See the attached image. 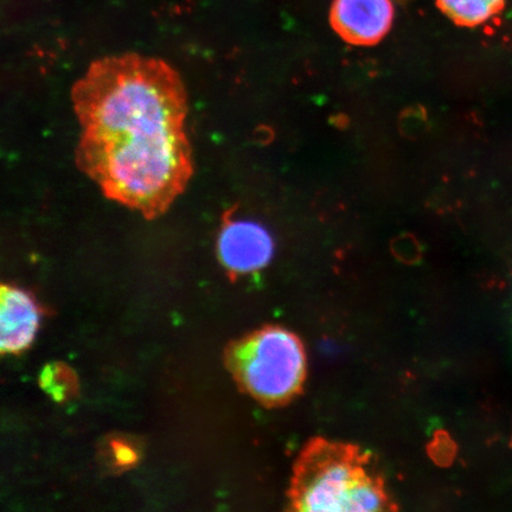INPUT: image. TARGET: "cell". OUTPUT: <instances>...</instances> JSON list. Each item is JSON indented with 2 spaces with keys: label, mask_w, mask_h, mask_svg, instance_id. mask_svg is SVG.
Here are the masks:
<instances>
[{
  "label": "cell",
  "mask_w": 512,
  "mask_h": 512,
  "mask_svg": "<svg viewBox=\"0 0 512 512\" xmlns=\"http://www.w3.org/2000/svg\"><path fill=\"white\" fill-rule=\"evenodd\" d=\"M72 101L80 171L121 206L163 216L194 174L181 76L156 57H102L75 83Z\"/></svg>",
  "instance_id": "obj_1"
},
{
  "label": "cell",
  "mask_w": 512,
  "mask_h": 512,
  "mask_svg": "<svg viewBox=\"0 0 512 512\" xmlns=\"http://www.w3.org/2000/svg\"><path fill=\"white\" fill-rule=\"evenodd\" d=\"M228 364L240 386L265 403L291 399L305 380L306 352L283 328H265L235 344Z\"/></svg>",
  "instance_id": "obj_2"
},
{
  "label": "cell",
  "mask_w": 512,
  "mask_h": 512,
  "mask_svg": "<svg viewBox=\"0 0 512 512\" xmlns=\"http://www.w3.org/2000/svg\"><path fill=\"white\" fill-rule=\"evenodd\" d=\"M294 503L310 512H370L382 510L386 497L354 456L324 447L305 460Z\"/></svg>",
  "instance_id": "obj_3"
},
{
  "label": "cell",
  "mask_w": 512,
  "mask_h": 512,
  "mask_svg": "<svg viewBox=\"0 0 512 512\" xmlns=\"http://www.w3.org/2000/svg\"><path fill=\"white\" fill-rule=\"evenodd\" d=\"M222 265L232 274L259 272L274 256L273 236L252 220H224L217 242Z\"/></svg>",
  "instance_id": "obj_4"
},
{
  "label": "cell",
  "mask_w": 512,
  "mask_h": 512,
  "mask_svg": "<svg viewBox=\"0 0 512 512\" xmlns=\"http://www.w3.org/2000/svg\"><path fill=\"white\" fill-rule=\"evenodd\" d=\"M392 0H335L331 24L337 34L354 46H374L392 28Z\"/></svg>",
  "instance_id": "obj_5"
},
{
  "label": "cell",
  "mask_w": 512,
  "mask_h": 512,
  "mask_svg": "<svg viewBox=\"0 0 512 512\" xmlns=\"http://www.w3.org/2000/svg\"><path fill=\"white\" fill-rule=\"evenodd\" d=\"M40 310L28 292L3 285L0 292V349L3 354H19L34 341Z\"/></svg>",
  "instance_id": "obj_6"
},
{
  "label": "cell",
  "mask_w": 512,
  "mask_h": 512,
  "mask_svg": "<svg viewBox=\"0 0 512 512\" xmlns=\"http://www.w3.org/2000/svg\"><path fill=\"white\" fill-rule=\"evenodd\" d=\"M439 9L460 27H477L504 9L505 0H437Z\"/></svg>",
  "instance_id": "obj_7"
},
{
  "label": "cell",
  "mask_w": 512,
  "mask_h": 512,
  "mask_svg": "<svg viewBox=\"0 0 512 512\" xmlns=\"http://www.w3.org/2000/svg\"><path fill=\"white\" fill-rule=\"evenodd\" d=\"M41 387L56 401L72 399L78 393V379L74 371L63 363H51L43 369Z\"/></svg>",
  "instance_id": "obj_8"
},
{
  "label": "cell",
  "mask_w": 512,
  "mask_h": 512,
  "mask_svg": "<svg viewBox=\"0 0 512 512\" xmlns=\"http://www.w3.org/2000/svg\"><path fill=\"white\" fill-rule=\"evenodd\" d=\"M115 463L119 466H131L137 462V453L134 448L123 441H114L112 444Z\"/></svg>",
  "instance_id": "obj_9"
}]
</instances>
